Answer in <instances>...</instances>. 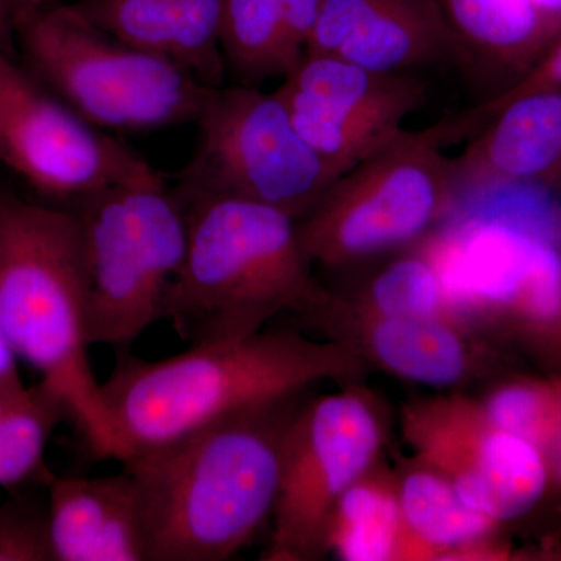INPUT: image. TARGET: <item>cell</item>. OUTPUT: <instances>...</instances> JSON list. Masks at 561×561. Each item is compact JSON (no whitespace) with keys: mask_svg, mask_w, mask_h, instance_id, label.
Instances as JSON below:
<instances>
[{"mask_svg":"<svg viewBox=\"0 0 561 561\" xmlns=\"http://www.w3.org/2000/svg\"><path fill=\"white\" fill-rule=\"evenodd\" d=\"M342 343L370 368L402 381L454 389L511 371L515 356L453 321L402 319L368 311L331 289L308 327Z\"/></svg>","mask_w":561,"mask_h":561,"instance_id":"cell-14","label":"cell"},{"mask_svg":"<svg viewBox=\"0 0 561 561\" xmlns=\"http://www.w3.org/2000/svg\"><path fill=\"white\" fill-rule=\"evenodd\" d=\"M187 243L162 320L191 345L239 341L278 316L302 327L330 297L302 251L297 220L262 203L176 190Z\"/></svg>","mask_w":561,"mask_h":561,"instance_id":"cell-3","label":"cell"},{"mask_svg":"<svg viewBox=\"0 0 561 561\" xmlns=\"http://www.w3.org/2000/svg\"><path fill=\"white\" fill-rule=\"evenodd\" d=\"M561 378V376H560ZM553 482H556L557 490H559L561 496V440L559 449H557L556 459L552 463Z\"/></svg>","mask_w":561,"mask_h":561,"instance_id":"cell-33","label":"cell"},{"mask_svg":"<svg viewBox=\"0 0 561 561\" xmlns=\"http://www.w3.org/2000/svg\"><path fill=\"white\" fill-rule=\"evenodd\" d=\"M497 427L529 443L551 465L561 440V378L505 371L478 398Z\"/></svg>","mask_w":561,"mask_h":561,"instance_id":"cell-23","label":"cell"},{"mask_svg":"<svg viewBox=\"0 0 561 561\" xmlns=\"http://www.w3.org/2000/svg\"><path fill=\"white\" fill-rule=\"evenodd\" d=\"M80 221L91 345L128 350L162 320L186 254L183 202L164 175L73 203Z\"/></svg>","mask_w":561,"mask_h":561,"instance_id":"cell-8","label":"cell"},{"mask_svg":"<svg viewBox=\"0 0 561 561\" xmlns=\"http://www.w3.org/2000/svg\"><path fill=\"white\" fill-rule=\"evenodd\" d=\"M382 0H323L305 55H337Z\"/></svg>","mask_w":561,"mask_h":561,"instance_id":"cell-27","label":"cell"},{"mask_svg":"<svg viewBox=\"0 0 561 561\" xmlns=\"http://www.w3.org/2000/svg\"><path fill=\"white\" fill-rule=\"evenodd\" d=\"M55 561H147L146 530L130 472L51 478Z\"/></svg>","mask_w":561,"mask_h":561,"instance_id":"cell-17","label":"cell"},{"mask_svg":"<svg viewBox=\"0 0 561 561\" xmlns=\"http://www.w3.org/2000/svg\"><path fill=\"white\" fill-rule=\"evenodd\" d=\"M66 420L68 405L43 381L10 405L0 419V486L14 489L31 481L47 486L54 478L44 463L47 443Z\"/></svg>","mask_w":561,"mask_h":561,"instance_id":"cell-25","label":"cell"},{"mask_svg":"<svg viewBox=\"0 0 561 561\" xmlns=\"http://www.w3.org/2000/svg\"><path fill=\"white\" fill-rule=\"evenodd\" d=\"M542 191L435 228L415 245L437 271L457 323L561 376V203Z\"/></svg>","mask_w":561,"mask_h":561,"instance_id":"cell-5","label":"cell"},{"mask_svg":"<svg viewBox=\"0 0 561 561\" xmlns=\"http://www.w3.org/2000/svg\"><path fill=\"white\" fill-rule=\"evenodd\" d=\"M276 92L301 138L339 175L397 138L430 98L420 73L381 72L334 55H305Z\"/></svg>","mask_w":561,"mask_h":561,"instance_id":"cell-13","label":"cell"},{"mask_svg":"<svg viewBox=\"0 0 561 561\" xmlns=\"http://www.w3.org/2000/svg\"><path fill=\"white\" fill-rule=\"evenodd\" d=\"M402 515L398 560H511L504 527L465 504L437 472L409 461L397 472Z\"/></svg>","mask_w":561,"mask_h":561,"instance_id":"cell-18","label":"cell"},{"mask_svg":"<svg viewBox=\"0 0 561 561\" xmlns=\"http://www.w3.org/2000/svg\"><path fill=\"white\" fill-rule=\"evenodd\" d=\"M14 401L18 400H9V398L2 397V394H0V419H2L3 413L9 411L10 405L13 404Z\"/></svg>","mask_w":561,"mask_h":561,"instance_id":"cell-34","label":"cell"},{"mask_svg":"<svg viewBox=\"0 0 561 561\" xmlns=\"http://www.w3.org/2000/svg\"><path fill=\"white\" fill-rule=\"evenodd\" d=\"M220 44L239 84L284 79L297 66L287 44L283 0H224Z\"/></svg>","mask_w":561,"mask_h":561,"instance_id":"cell-22","label":"cell"},{"mask_svg":"<svg viewBox=\"0 0 561 561\" xmlns=\"http://www.w3.org/2000/svg\"><path fill=\"white\" fill-rule=\"evenodd\" d=\"M538 9L545 11L546 14L553 20L561 22V0H530Z\"/></svg>","mask_w":561,"mask_h":561,"instance_id":"cell-32","label":"cell"},{"mask_svg":"<svg viewBox=\"0 0 561 561\" xmlns=\"http://www.w3.org/2000/svg\"><path fill=\"white\" fill-rule=\"evenodd\" d=\"M11 27H13V22H11V9L3 0H0V47H5Z\"/></svg>","mask_w":561,"mask_h":561,"instance_id":"cell-30","label":"cell"},{"mask_svg":"<svg viewBox=\"0 0 561 561\" xmlns=\"http://www.w3.org/2000/svg\"><path fill=\"white\" fill-rule=\"evenodd\" d=\"M401 541L397 472L379 461L339 501L328 527L327 556L343 561L398 560Z\"/></svg>","mask_w":561,"mask_h":561,"instance_id":"cell-21","label":"cell"},{"mask_svg":"<svg viewBox=\"0 0 561 561\" xmlns=\"http://www.w3.org/2000/svg\"><path fill=\"white\" fill-rule=\"evenodd\" d=\"M335 290L362 308L382 316L457 323L443 294L437 271L416 245L389 257L354 289Z\"/></svg>","mask_w":561,"mask_h":561,"instance_id":"cell-24","label":"cell"},{"mask_svg":"<svg viewBox=\"0 0 561 561\" xmlns=\"http://www.w3.org/2000/svg\"><path fill=\"white\" fill-rule=\"evenodd\" d=\"M309 393L206 424L122 461L147 561L230 560L272 524L284 443Z\"/></svg>","mask_w":561,"mask_h":561,"instance_id":"cell-1","label":"cell"},{"mask_svg":"<svg viewBox=\"0 0 561 561\" xmlns=\"http://www.w3.org/2000/svg\"><path fill=\"white\" fill-rule=\"evenodd\" d=\"M557 194H559L560 203H561V186L559 187V191H557Z\"/></svg>","mask_w":561,"mask_h":561,"instance_id":"cell-35","label":"cell"},{"mask_svg":"<svg viewBox=\"0 0 561 561\" xmlns=\"http://www.w3.org/2000/svg\"><path fill=\"white\" fill-rule=\"evenodd\" d=\"M434 128L400 133L335 179L297 220L302 251L330 272L411 249L459 202L454 160Z\"/></svg>","mask_w":561,"mask_h":561,"instance_id":"cell-6","label":"cell"},{"mask_svg":"<svg viewBox=\"0 0 561 561\" xmlns=\"http://www.w3.org/2000/svg\"><path fill=\"white\" fill-rule=\"evenodd\" d=\"M0 328L68 405L92 456L127 459L92 371L80 221L0 187Z\"/></svg>","mask_w":561,"mask_h":561,"instance_id":"cell-4","label":"cell"},{"mask_svg":"<svg viewBox=\"0 0 561 561\" xmlns=\"http://www.w3.org/2000/svg\"><path fill=\"white\" fill-rule=\"evenodd\" d=\"M440 3L470 58L471 70L486 69L508 77L507 87L540 60L561 33V22L530 0H440Z\"/></svg>","mask_w":561,"mask_h":561,"instance_id":"cell-20","label":"cell"},{"mask_svg":"<svg viewBox=\"0 0 561 561\" xmlns=\"http://www.w3.org/2000/svg\"><path fill=\"white\" fill-rule=\"evenodd\" d=\"M224 0H80L77 10L122 43L180 66L209 88L225 87Z\"/></svg>","mask_w":561,"mask_h":561,"instance_id":"cell-16","label":"cell"},{"mask_svg":"<svg viewBox=\"0 0 561 561\" xmlns=\"http://www.w3.org/2000/svg\"><path fill=\"white\" fill-rule=\"evenodd\" d=\"M0 561H55L49 500L22 493L0 505Z\"/></svg>","mask_w":561,"mask_h":561,"instance_id":"cell-26","label":"cell"},{"mask_svg":"<svg viewBox=\"0 0 561 561\" xmlns=\"http://www.w3.org/2000/svg\"><path fill=\"white\" fill-rule=\"evenodd\" d=\"M382 405L360 382L309 397L284 443L272 537L262 559L312 561L327 556L331 516L346 490L381 459Z\"/></svg>","mask_w":561,"mask_h":561,"instance_id":"cell-10","label":"cell"},{"mask_svg":"<svg viewBox=\"0 0 561 561\" xmlns=\"http://www.w3.org/2000/svg\"><path fill=\"white\" fill-rule=\"evenodd\" d=\"M194 124L197 147L180 190L262 203L298 220L339 176L301 138L276 91L214 88Z\"/></svg>","mask_w":561,"mask_h":561,"instance_id":"cell-9","label":"cell"},{"mask_svg":"<svg viewBox=\"0 0 561 561\" xmlns=\"http://www.w3.org/2000/svg\"><path fill=\"white\" fill-rule=\"evenodd\" d=\"M453 158L459 197L512 186H561V90L531 92L493 114Z\"/></svg>","mask_w":561,"mask_h":561,"instance_id":"cell-15","label":"cell"},{"mask_svg":"<svg viewBox=\"0 0 561 561\" xmlns=\"http://www.w3.org/2000/svg\"><path fill=\"white\" fill-rule=\"evenodd\" d=\"M323 0H283L287 44L295 65L305 57L306 44L319 18Z\"/></svg>","mask_w":561,"mask_h":561,"instance_id":"cell-28","label":"cell"},{"mask_svg":"<svg viewBox=\"0 0 561 561\" xmlns=\"http://www.w3.org/2000/svg\"><path fill=\"white\" fill-rule=\"evenodd\" d=\"M334 57L381 72L470 68L440 0H382Z\"/></svg>","mask_w":561,"mask_h":561,"instance_id":"cell-19","label":"cell"},{"mask_svg":"<svg viewBox=\"0 0 561 561\" xmlns=\"http://www.w3.org/2000/svg\"><path fill=\"white\" fill-rule=\"evenodd\" d=\"M10 9H16L18 11L43 9V7L49 5L55 0H3Z\"/></svg>","mask_w":561,"mask_h":561,"instance_id":"cell-31","label":"cell"},{"mask_svg":"<svg viewBox=\"0 0 561 561\" xmlns=\"http://www.w3.org/2000/svg\"><path fill=\"white\" fill-rule=\"evenodd\" d=\"M18 359L16 351L0 328V394L9 400H20L28 391L22 382Z\"/></svg>","mask_w":561,"mask_h":561,"instance_id":"cell-29","label":"cell"},{"mask_svg":"<svg viewBox=\"0 0 561 561\" xmlns=\"http://www.w3.org/2000/svg\"><path fill=\"white\" fill-rule=\"evenodd\" d=\"M400 427L412 460L440 474L465 504L504 529L545 504L561 505L549 461L497 427L478 398L449 393L405 402Z\"/></svg>","mask_w":561,"mask_h":561,"instance_id":"cell-11","label":"cell"},{"mask_svg":"<svg viewBox=\"0 0 561 561\" xmlns=\"http://www.w3.org/2000/svg\"><path fill=\"white\" fill-rule=\"evenodd\" d=\"M0 168H2V165H0Z\"/></svg>","mask_w":561,"mask_h":561,"instance_id":"cell-36","label":"cell"},{"mask_svg":"<svg viewBox=\"0 0 561 561\" xmlns=\"http://www.w3.org/2000/svg\"><path fill=\"white\" fill-rule=\"evenodd\" d=\"M18 13L22 47L36 76L101 130L194 124L214 90L180 66L103 32L73 5Z\"/></svg>","mask_w":561,"mask_h":561,"instance_id":"cell-7","label":"cell"},{"mask_svg":"<svg viewBox=\"0 0 561 561\" xmlns=\"http://www.w3.org/2000/svg\"><path fill=\"white\" fill-rule=\"evenodd\" d=\"M0 165L73 203L161 173L122 140L55 101L0 47Z\"/></svg>","mask_w":561,"mask_h":561,"instance_id":"cell-12","label":"cell"},{"mask_svg":"<svg viewBox=\"0 0 561 561\" xmlns=\"http://www.w3.org/2000/svg\"><path fill=\"white\" fill-rule=\"evenodd\" d=\"M367 365L342 343L294 330H262L239 341L203 343L162 360L117 351L102 393L127 459L321 382L364 381ZM125 459V460H127Z\"/></svg>","mask_w":561,"mask_h":561,"instance_id":"cell-2","label":"cell"}]
</instances>
